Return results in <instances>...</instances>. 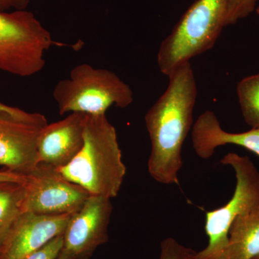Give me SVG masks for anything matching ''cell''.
Here are the masks:
<instances>
[{
  "mask_svg": "<svg viewBox=\"0 0 259 259\" xmlns=\"http://www.w3.org/2000/svg\"><path fill=\"white\" fill-rule=\"evenodd\" d=\"M168 88L145 115L151 151L148 173L163 185H178L182 151L193 126L197 87L190 62L168 76Z\"/></svg>",
  "mask_w": 259,
  "mask_h": 259,
  "instance_id": "1",
  "label": "cell"
},
{
  "mask_svg": "<svg viewBox=\"0 0 259 259\" xmlns=\"http://www.w3.org/2000/svg\"><path fill=\"white\" fill-rule=\"evenodd\" d=\"M56 170L90 195H118L127 169L115 127L106 115H86L82 148L67 166Z\"/></svg>",
  "mask_w": 259,
  "mask_h": 259,
  "instance_id": "2",
  "label": "cell"
},
{
  "mask_svg": "<svg viewBox=\"0 0 259 259\" xmlns=\"http://www.w3.org/2000/svg\"><path fill=\"white\" fill-rule=\"evenodd\" d=\"M228 0H197L179 20L158 49L157 64L168 76L214 47L226 27Z\"/></svg>",
  "mask_w": 259,
  "mask_h": 259,
  "instance_id": "3",
  "label": "cell"
},
{
  "mask_svg": "<svg viewBox=\"0 0 259 259\" xmlns=\"http://www.w3.org/2000/svg\"><path fill=\"white\" fill-rule=\"evenodd\" d=\"M53 97L61 115H106L110 107L125 108L134 100L133 90L117 74L86 63L74 66L69 78L56 83Z\"/></svg>",
  "mask_w": 259,
  "mask_h": 259,
  "instance_id": "4",
  "label": "cell"
},
{
  "mask_svg": "<svg viewBox=\"0 0 259 259\" xmlns=\"http://www.w3.org/2000/svg\"><path fill=\"white\" fill-rule=\"evenodd\" d=\"M56 44L31 12H0V71L33 76L44 69L46 53Z\"/></svg>",
  "mask_w": 259,
  "mask_h": 259,
  "instance_id": "5",
  "label": "cell"
},
{
  "mask_svg": "<svg viewBox=\"0 0 259 259\" xmlns=\"http://www.w3.org/2000/svg\"><path fill=\"white\" fill-rule=\"evenodd\" d=\"M220 162L234 170L236 187L225 205L206 212L204 230L208 244L196 252L195 259H225L232 223L240 214L259 207V171L251 159L228 153Z\"/></svg>",
  "mask_w": 259,
  "mask_h": 259,
  "instance_id": "6",
  "label": "cell"
},
{
  "mask_svg": "<svg viewBox=\"0 0 259 259\" xmlns=\"http://www.w3.org/2000/svg\"><path fill=\"white\" fill-rule=\"evenodd\" d=\"M24 212L39 215L72 214L82 207L90 194L61 176L54 167L38 163L24 183Z\"/></svg>",
  "mask_w": 259,
  "mask_h": 259,
  "instance_id": "7",
  "label": "cell"
},
{
  "mask_svg": "<svg viewBox=\"0 0 259 259\" xmlns=\"http://www.w3.org/2000/svg\"><path fill=\"white\" fill-rule=\"evenodd\" d=\"M112 212L111 199L90 195L70 220L61 253L69 259L91 258L95 250L108 241Z\"/></svg>",
  "mask_w": 259,
  "mask_h": 259,
  "instance_id": "8",
  "label": "cell"
},
{
  "mask_svg": "<svg viewBox=\"0 0 259 259\" xmlns=\"http://www.w3.org/2000/svg\"><path fill=\"white\" fill-rule=\"evenodd\" d=\"M72 214L39 215L23 212L0 241V259H24L64 234Z\"/></svg>",
  "mask_w": 259,
  "mask_h": 259,
  "instance_id": "9",
  "label": "cell"
},
{
  "mask_svg": "<svg viewBox=\"0 0 259 259\" xmlns=\"http://www.w3.org/2000/svg\"><path fill=\"white\" fill-rule=\"evenodd\" d=\"M42 126L0 112V166L28 175L37 165V139Z\"/></svg>",
  "mask_w": 259,
  "mask_h": 259,
  "instance_id": "10",
  "label": "cell"
},
{
  "mask_svg": "<svg viewBox=\"0 0 259 259\" xmlns=\"http://www.w3.org/2000/svg\"><path fill=\"white\" fill-rule=\"evenodd\" d=\"M85 117L86 114L72 112L42 127L37 139V163L55 168L67 166L82 148Z\"/></svg>",
  "mask_w": 259,
  "mask_h": 259,
  "instance_id": "11",
  "label": "cell"
},
{
  "mask_svg": "<svg viewBox=\"0 0 259 259\" xmlns=\"http://www.w3.org/2000/svg\"><path fill=\"white\" fill-rule=\"evenodd\" d=\"M194 152L202 159H209L217 148L236 145L244 148L259 157V128L241 133H230L223 129L217 116L207 110L201 114L192 129Z\"/></svg>",
  "mask_w": 259,
  "mask_h": 259,
  "instance_id": "12",
  "label": "cell"
},
{
  "mask_svg": "<svg viewBox=\"0 0 259 259\" xmlns=\"http://www.w3.org/2000/svg\"><path fill=\"white\" fill-rule=\"evenodd\" d=\"M259 254V207L232 223L225 259H253Z\"/></svg>",
  "mask_w": 259,
  "mask_h": 259,
  "instance_id": "13",
  "label": "cell"
},
{
  "mask_svg": "<svg viewBox=\"0 0 259 259\" xmlns=\"http://www.w3.org/2000/svg\"><path fill=\"white\" fill-rule=\"evenodd\" d=\"M25 195L24 183L0 182V241L24 212Z\"/></svg>",
  "mask_w": 259,
  "mask_h": 259,
  "instance_id": "14",
  "label": "cell"
},
{
  "mask_svg": "<svg viewBox=\"0 0 259 259\" xmlns=\"http://www.w3.org/2000/svg\"><path fill=\"white\" fill-rule=\"evenodd\" d=\"M236 92L245 122L251 128H259V73L241 79Z\"/></svg>",
  "mask_w": 259,
  "mask_h": 259,
  "instance_id": "15",
  "label": "cell"
},
{
  "mask_svg": "<svg viewBox=\"0 0 259 259\" xmlns=\"http://www.w3.org/2000/svg\"><path fill=\"white\" fill-rule=\"evenodd\" d=\"M257 0H228L226 25H233L254 11Z\"/></svg>",
  "mask_w": 259,
  "mask_h": 259,
  "instance_id": "16",
  "label": "cell"
},
{
  "mask_svg": "<svg viewBox=\"0 0 259 259\" xmlns=\"http://www.w3.org/2000/svg\"><path fill=\"white\" fill-rule=\"evenodd\" d=\"M196 251L184 246L175 238H167L161 243L159 259H195Z\"/></svg>",
  "mask_w": 259,
  "mask_h": 259,
  "instance_id": "17",
  "label": "cell"
},
{
  "mask_svg": "<svg viewBox=\"0 0 259 259\" xmlns=\"http://www.w3.org/2000/svg\"><path fill=\"white\" fill-rule=\"evenodd\" d=\"M64 244V234L56 237L54 239L24 259H56L62 250Z\"/></svg>",
  "mask_w": 259,
  "mask_h": 259,
  "instance_id": "18",
  "label": "cell"
},
{
  "mask_svg": "<svg viewBox=\"0 0 259 259\" xmlns=\"http://www.w3.org/2000/svg\"><path fill=\"white\" fill-rule=\"evenodd\" d=\"M0 112H7V113L15 116L22 120L36 124V125L42 126V127L48 124L47 117L42 114L37 113V112L32 113V112H25L18 107L9 106L1 102H0Z\"/></svg>",
  "mask_w": 259,
  "mask_h": 259,
  "instance_id": "19",
  "label": "cell"
},
{
  "mask_svg": "<svg viewBox=\"0 0 259 259\" xmlns=\"http://www.w3.org/2000/svg\"><path fill=\"white\" fill-rule=\"evenodd\" d=\"M29 4V0H0V12L15 8L17 10H25Z\"/></svg>",
  "mask_w": 259,
  "mask_h": 259,
  "instance_id": "20",
  "label": "cell"
},
{
  "mask_svg": "<svg viewBox=\"0 0 259 259\" xmlns=\"http://www.w3.org/2000/svg\"><path fill=\"white\" fill-rule=\"evenodd\" d=\"M27 176L19 175L10 170L5 169L0 171V182H13L18 183H25Z\"/></svg>",
  "mask_w": 259,
  "mask_h": 259,
  "instance_id": "21",
  "label": "cell"
},
{
  "mask_svg": "<svg viewBox=\"0 0 259 259\" xmlns=\"http://www.w3.org/2000/svg\"><path fill=\"white\" fill-rule=\"evenodd\" d=\"M56 259H69L66 255L63 254V253H59V256Z\"/></svg>",
  "mask_w": 259,
  "mask_h": 259,
  "instance_id": "22",
  "label": "cell"
},
{
  "mask_svg": "<svg viewBox=\"0 0 259 259\" xmlns=\"http://www.w3.org/2000/svg\"><path fill=\"white\" fill-rule=\"evenodd\" d=\"M255 11H256V13L259 16V7H258L257 8H255Z\"/></svg>",
  "mask_w": 259,
  "mask_h": 259,
  "instance_id": "23",
  "label": "cell"
},
{
  "mask_svg": "<svg viewBox=\"0 0 259 259\" xmlns=\"http://www.w3.org/2000/svg\"><path fill=\"white\" fill-rule=\"evenodd\" d=\"M253 259H259V254L257 255L256 256L254 257Z\"/></svg>",
  "mask_w": 259,
  "mask_h": 259,
  "instance_id": "24",
  "label": "cell"
}]
</instances>
